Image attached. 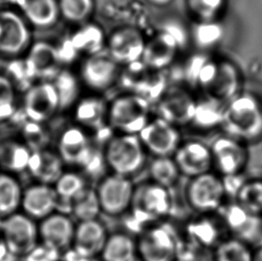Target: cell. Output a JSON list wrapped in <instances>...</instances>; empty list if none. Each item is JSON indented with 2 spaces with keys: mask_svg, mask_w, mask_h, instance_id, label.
Listing matches in <instances>:
<instances>
[{
  "mask_svg": "<svg viewBox=\"0 0 262 261\" xmlns=\"http://www.w3.org/2000/svg\"><path fill=\"white\" fill-rule=\"evenodd\" d=\"M221 129L249 146L262 141L261 98L244 91L227 103Z\"/></svg>",
  "mask_w": 262,
  "mask_h": 261,
  "instance_id": "1",
  "label": "cell"
},
{
  "mask_svg": "<svg viewBox=\"0 0 262 261\" xmlns=\"http://www.w3.org/2000/svg\"><path fill=\"white\" fill-rule=\"evenodd\" d=\"M94 138L76 124L61 132L57 139V150L64 165L82 172L86 177L99 176L106 166L102 150L94 146Z\"/></svg>",
  "mask_w": 262,
  "mask_h": 261,
  "instance_id": "2",
  "label": "cell"
},
{
  "mask_svg": "<svg viewBox=\"0 0 262 261\" xmlns=\"http://www.w3.org/2000/svg\"><path fill=\"white\" fill-rule=\"evenodd\" d=\"M102 155L110 173L132 178L145 165L148 153L138 135L113 134L105 141Z\"/></svg>",
  "mask_w": 262,
  "mask_h": 261,
  "instance_id": "3",
  "label": "cell"
},
{
  "mask_svg": "<svg viewBox=\"0 0 262 261\" xmlns=\"http://www.w3.org/2000/svg\"><path fill=\"white\" fill-rule=\"evenodd\" d=\"M141 261H174L180 254V241L174 227L156 222L139 233L136 239Z\"/></svg>",
  "mask_w": 262,
  "mask_h": 261,
  "instance_id": "4",
  "label": "cell"
},
{
  "mask_svg": "<svg viewBox=\"0 0 262 261\" xmlns=\"http://www.w3.org/2000/svg\"><path fill=\"white\" fill-rule=\"evenodd\" d=\"M149 120L150 103L140 96H123L108 106L107 123L113 134L138 135Z\"/></svg>",
  "mask_w": 262,
  "mask_h": 261,
  "instance_id": "5",
  "label": "cell"
},
{
  "mask_svg": "<svg viewBox=\"0 0 262 261\" xmlns=\"http://www.w3.org/2000/svg\"><path fill=\"white\" fill-rule=\"evenodd\" d=\"M184 197L188 206L198 215L220 212L227 200L222 177L211 171L189 179Z\"/></svg>",
  "mask_w": 262,
  "mask_h": 261,
  "instance_id": "6",
  "label": "cell"
},
{
  "mask_svg": "<svg viewBox=\"0 0 262 261\" xmlns=\"http://www.w3.org/2000/svg\"><path fill=\"white\" fill-rule=\"evenodd\" d=\"M173 209V198L170 189L163 187L151 181L136 185L135 198L129 211L135 213V219H139L147 226L158 220L166 219Z\"/></svg>",
  "mask_w": 262,
  "mask_h": 261,
  "instance_id": "7",
  "label": "cell"
},
{
  "mask_svg": "<svg viewBox=\"0 0 262 261\" xmlns=\"http://www.w3.org/2000/svg\"><path fill=\"white\" fill-rule=\"evenodd\" d=\"M136 185L130 177L108 173L100 177L96 186L101 212L117 217L131 209Z\"/></svg>",
  "mask_w": 262,
  "mask_h": 261,
  "instance_id": "8",
  "label": "cell"
},
{
  "mask_svg": "<svg viewBox=\"0 0 262 261\" xmlns=\"http://www.w3.org/2000/svg\"><path fill=\"white\" fill-rule=\"evenodd\" d=\"M1 236L11 256L21 260L39 244L38 222L23 212L2 220Z\"/></svg>",
  "mask_w": 262,
  "mask_h": 261,
  "instance_id": "9",
  "label": "cell"
},
{
  "mask_svg": "<svg viewBox=\"0 0 262 261\" xmlns=\"http://www.w3.org/2000/svg\"><path fill=\"white\" fill-rule=\"evenodd\" d=\"M209 146L212 153L213 169L216 170L220 177L245 172L250 158L249 145L223 134L217 136Z\"/></svg>",
  "mask_w": 262,
  "mask_h": 261,
  "instance_id": "10",
  "label": "cell"
},
{
  "mask_svg": "<svg viewBox=\"0 0 262 261\" xmlns=\"http://www.w3.org/2000/svg\"><path fill=\"white\" fill-rule=\"evenodd\" d=\"M121 81L132 94L147 99L150 104L158 102L167 92L166 80L161 72L148 67L142 60L126 66Z\"/></svg>",
  "mask_w": 262,
  "mask_h": 261,
  "instance_id": "11",
  "label": "cell"
},
{
  "mask_svg": "<svg viewBox=\"0 0 262 261\" xmlns=\"http://www.w3.org/2000/svg\"><path fill=\"white\" fill-rule=\"evenodd\" d=\"M219 213L225 228L232 237L251 246L261 244L262 216L248 211L234 201L224 205Z\"/></svg>",
  "mask_w": 262,
  "mask_h": 261,
  "instance_id": "12",
  "label": "cell"
},
{
  "mask_svg": "<svg viewBox=\"0 0 262 261\" xmlns=\"http://www.w3.org/2000/svg\"><path fill=\"white\" fill-rule=\"evenodd\" d=\"M138 136L153 158L173 157L183 141L178 127L159 117L150 118Z\"/></svg>",
  "mask_w": 262,
  "mask_h": 261,
  "instance_id": "13",
  "label": "cell"
},
{
  "mask_svg": "<svg viewBox=\"0 0 262 261\" xmlns=\"http://www.w3.org/2000/svg\"><path fill=\"white\" fill-rule=\"evenodd\" d=\"M32 34L28 21L13 8L0 10V54L16 57L28 50Z\"/></svg>",
  "mask_w": 262,
  "mask_h": 261,
  "instance_id": "14",
  "label": "cell"
},
{
  "mask_svg": "<svg viewBox=\"0 0 262 261\" xmlns=\"http://www.w3.org/2000/svg\"><path fill=\"white\" fill-rule=\"evenodd\" d=\"M59 110V97L54 83L41 81L26 91L23 103L25 120L46 124Z\"/></svg>",
  "mask_w": 262,
  "mask_h": 261,
  "instance_id": "15",
  "label": "cell"
},
{
  "mask_svg": "<svg viewBox=\"0 0 262 261\" xmlns=\"http://www.w3.org/2000/svg\"><path fill=\"white\" fill-rule=\"evenodd\" d=\"M173 158L182 177H188L189 179L213 170L210 146L200 139L183 140Z\"/></svg>",
  "mask_w": 262,
  "mask_h": 261,
  "instance_id": "16",
  "label": "cell"
},
{
  "mask_svg": "<svg viewBox=\"0 0 262 261\" xmlns=\"http://www.w3.org/2000/svg\"><path fill=\"white\" fill-rule=\"evenodd\" d=\"M58 201L53 185L32 182L24 187L20 211L39 222L57 211Z\"/></svg>",
  "mask_w": 262,
  "mask_h": 261,
  "instance_id": "17",
  "label": "cell"
},
{
  "mask_svg": "<svg viewBox=\"0 0 262 261\" xmlns=\"http://www.w3.org/2000/svg\"><path fill=\"white\" fill-rule=\"evenodd\" d=\"M108 106L99 98L81 100L75 108V124L82 128L92 137L107 140L113 134L107 123Z\"/></svg>",
  "mask_w": 262,
  "mask_h": 261,
  "instance_id": "18",
  "label": "cell"
},
{
  "mask_svg": "<svg viewBox=\"0 0 262 261\" xmlns=\"http://www.w3.org/2000/svg\"><path fill=\"white\" fill-rule=\"evenodd\" d=\"M39 242L55 248L62 253L72 247L76 223L71 215L55 212L38 222Z\"/></svg>",
  "mask_w": 262,
  "mask_h": 261,
  "instance_id": "19",
  "label": "cell"
},
{
  "mask_svg": "<svg viewBox=\"0 0 262 261\" xmlns=\"http://www.w3.org/2000/svg\"><path fill=\"white\" fill-rule=\"evenodd\" d=\"M197 101L187 92L173 89L164 93L158 101L159 117L179 126L191 124L194 117Z\"/></svg>",
  "mask_w": 262,
  "mask_h": 261,
  "instance_id": "20",
  "label": "cell"
},
{
  "mask_svg": "<svg viewBox=\"0 0 262 261\" xmlns=\"http://www.w3.org/2000/svg\"><path fill=\"white\" fill-rule=\"evenodd\" d=\"M145 46L143 35L137 29H121L110 37L108 53L117 64L128 66L142 60Z\"/></svg>",
  "mask_w": 262,
  "mask_h": 261,
  "instance_id": "21",
  "label": "cell"
},
{
  "mask_svg": "<svg viewBox=\"0 0 262 261\" xmlns=\"http://www.w3.org/2000/svg\"><path fill=\"white\" fill-rule=\"evenodd\" d=\"M60 54L51 44L37 42L29 48L25 64L32 79L48 80L59 74Z\"/></svg>",
  "mask_w": 262,
  "mask_h": 261,
  "instance_id": "22",
  "label": "cell"
},
{
  "mask_svg": "<svg viewBox=\"0 0 262 261\" xmlns=\"http://www.w3.org/2000/svg\"><path fill=\"white\" fill-rule=\"evenodd\" d=\"M110 233L99 219L76 223L72 247L89 258H99Z\"/></svg>",
  "mask_w": 262,
  "mask_h": 261,
  "instance_id": "23",
  "label": "cell"
},
{
  "mask_svg": "<svg viewBox=\"0 0 262 261\" xmlns=\"http://www.w3.org/2000/svg\"><path fill=\"white\" fill-rule=\"evenodd\" d=\"M242 92L243 76L239 67L231 61L220 60L216 77L206 90V96L227 104Z\"/></svg>",
  "mask_w": 262,
  "mask_h": 261,
  "instance_id": "24",
  "label": "cell"
},
{
  "mask_svg": "<svg viewBox=\"0 0 262 261\" xmlns=\"http://www.w3.org/2000/svg\"><path fill=\"white\" fill-rule=\"evenodd\" d=\"M66 170V165L55 148H47L32 152L28 173L32 182L54 185Z\"/></svg>",
  "mask_w": 262,
  "mask_h": 261,
  "instance_id": "25",
  "label": "cell"
},
{
  "mask_svg": "<svg viewBox=\"0 0 262 261\" xmlns=\"http://www.w3.org/2000/svg\"><path fill=\"white\" fill-rule=\"evenodd\" d=\"M182 44L173 33L165 30L146 42L142 61L148 67L161 71L173 62Z\"/></svg>",
  "mask_w": 262,
  "mask_h": 261,
  "instance_id": "26",
  "label": "cell"
},
{
  "mask_svg": "<svg viewBox=\"0 0 262 261\" xmlns=\"http://www.w3.org/2000/svg\"><path fill=\"white\" fill-rule=\"evenodd\" d=\"M118 74V64L110 56L96 54L85 61L82 68L83 81L90 88L104 91L113 83Z\"/></svg>",
  "mask_w": 262,
  "mask_h": 261,
  "instance_id": "27",
  "label": "cell"
},
{
  "mask_svg": "<svg viewBox=\"0 0 262 261\" xmlns=\"http://www.w3.org/2000/svg\"><path fill=\"white\" fill-rule=\"evenodd\" d=\"M32 151L21 138H0V171L19 177L28 169Z\"/></svg>",
  "mask_w": 262,
  "mask_h": 261,
  "instance_id": "28",
  "label": "cell"
},
{
  "mask_svg": "<svg viewBox=\"0 0 262 261\" xmlns=\"http://www.w3.org/2000/svg\"><path fill=\"white\" fill-rule=\"evenodd\" d=\"M213 215H199L188 224V236L192 244L202 249L214 250L225 239L222 237L223 223L220 217L216 220Z\"/></svg>",
  "mask_w": 262,
  "mask_h": 261,
  "instance_id": "29",
  "label": "cell"
},
{
  "mask_svg": "<svg viewBox=\"0 0 262 261\" xmlns=\"http://www.w3.org/2000/svg\"><path fill=\"white\" fill-rule=\"evenodd\" d=\"M15 7L26 21L39 28L55 25L60 14L57 0H17Z\"/></svg>",
  "mask_w": 262,
  "mask_h": 261,
  "instance_id": "30",
  "label": "cell"
},
{
  "mask_svg": "<svg viewBox=\"0 0 262 261\" xmlns=\"http://www.w3.org/2000/svg\"><path fill=\"white\" fill-rule=\"evenodd\" d=\"M99 258L101 261L138 260L136 239L124 232L110 233Z\"/></svg>",
  "mask_w": 262,
  "mask_h": 261,
  "instance_id": "31",
  "label": "cell"
},
{
  "mask_svg": "<svg viewBox=\"0 0 262 261\" xmlns=\"http://www.w3.org/2000/svg\"><path fill=\"white\" fill-rule=\"evenodd\" d=\"M24 187L19 177L0 171V219L20 211Z\"/></svg>",
  "mask_w": 262,
  "mask_h": 261,
  "instance_id": "32",
  "label": "cell"
},
{
  "mask_svg": "<svg viewBox=\"0 0 262 261\" xmlns=\"http://www.w3.org/2000/svg\"><path fill=\"white\" fill-rule=\"evenodd\" d=\"M226 105V103L205 96L201 101H197L191 125L204 132L222 127Z\"/></svg>",
  "mask_w": 262,
  "mask_h": 261,
  "instance_id": "33",
  "label": "cell"
},
{
  "mask_svg": "<svg viewBox=\"0 0 262 261\" xmlns=\"http://www.w3.org/2000/svg\"><path fill=\"white\" fill-rule=\"evenodd\" d=\"M149 180L163 187L171 189L182 177L173 157H155L149 163Z\"/></svg>",
  "mask_w": 262,
  "mask_h": 261,
  "instance_id": "34",
  "label": "cell"
},
{
  "mask_svg": "<svg viewBox=\"0 0 262 261\" xmlns=\"http://www.w3.org/2000/svg\"><path fill=\"white\" fill-rule=\"evenodd\" d=\"M102 214L95 187L89 185L71 201L72 217L76 223L98 219Z\"/></svg>",
  "mask_w": 262,
  "mask_h": 261,
  "instance_id": "35",
  "label": "cell"
},
{
  "mask_svg": "<svg viewBox=\"0 0 262 261\" xmlns=\"http://www.w3.org/2000/svg\"><path fill=\"white\" fill-rule=\"evenodd\" d=\"M213 261H253V248L234 237L225 238L213 250Z\"/></svg>",
  "mask_w": 262,
  "mask_h": 261,
  "instance_id": "36",
  "label": "cell"
},
{
  "mask_svg": "<svg viewBox=\"0 0 262 261\" xmlns=\"http://www.w3.org/2000/svg\"><path fill=\"white\" fill-rule=\"evenodd\" d=\"M89 185L86 177L82 172L76 169H66L54 184L53 187L60 200L72 201Z\"/></svg>",
  "mask_w": 262,
  "mask_h": 261,
  "instance_id": "37",
  "label": "cell"
},
{
  "mask_svg": "<svg viewBox=\"0 0 262 261\" xmlns=\"http://www.w3.org/2000/svg\"><path fill=\"white\" fill-rule=\"evenodd\" d=\"M219 64L220 60H215L211 57L206 56L194 57L189 67L188 76L192 83L205 92L216 77Z\"/></svg>",
  "mask_w": 262,
  "mask_h": 261,
  "instance_id": "38",
  "label": "cell"
},
{
  "mask_svg": "<svg viewBox=\"0 0 262 261\" xmlns=\"http://www.w3.org/2000/svg\"><path fill=\"white\" fill-rule=\"evenodd\" d=\"M225 34V26L220 20L199 21L192 32L195 43L204 50L217 46L223 40Z\"/></svg>",
  "mask_w": 262,
  "mask_h": 261,
  "instance_id": "39",
  "label": "cell"
},
{
  "mask_svg": "<svg viewBox=\"0 0 262 261\" xmlns=\"http://www.w3.org/2000/svg\"><path fill=\"white\" fill-rule=\"evenodd\" d=\"M19 137L32 152L50 148V143L52 141L51 132L48 129L46 124H39L32 121L25 120L21 124Z\"/></svg>",
  "mask_w": 262,
  "mask_h": 261,
  "instance_id": "40",
  "label": "cell"
},
{
  "mask_svg": "<svg viewBox=\"0 0 262 261\" xmlns=\"http://www.w3.org/2000/svg\"><path fill=\"white\" fill-rule=\"evenodd\" d=\"M16 111L15 85L8 75L0 74V124L10 121Z\"/></svg>",
  "mask_w": 262,
  "mask_h": 261,
  "instance_id": "41",
  "label": "cell"
},
{
  "mask_svg": "<svg viewBox=\"0 0 262 261\" xmlns=\"http://www.w3.org/2000/svg\"><path fill=\"white\" fill-rule=\"evenodd\" d=\"M248 211L262 216V179H248L235 201Z\"/></svg>",
  "mask_w": 262,
  "mask_h": 261,
  "instance_id": "42",
  "label": "cell"
},
{
  "mask_svg": "<svg viewBox=\"0 0 262 261\" xmlns=\"http://www.w3.org/2000/svg\"><path fill=\"white\" fill-rule=\"evenodd\" d=\"M227 7V0H188V7L199 21L220 20Z\"/></svg>",
  "mask_w": 262,
  "mask_h": 261,
  "instance_id": "43",
  "label": "cell"
},
{
  "mask_svg": "<svg viewBox=\"0 0 262 261\" xmlns=\"http://www.w3.org/2000/svg\"><path fill=\"white\" fill-rule=\"evenodd\" d=\"M60 14L72 23L87 20L93 12V0H58Z\"/></svg>",
  "mask_w": 262,
  "mask_h": 261,
  "instance_id": "44",
  "label": "cell"
},
{
  "mask_svg": "<svg viewBox=\"0 0 262 261\" xmlns=\"http://www.w3.org/2000/svg\"><path fill=\"white\" fill-rule=\"evenodd\" d=\"M102 32L97 27H85L73 38V47L80 52L96 55L102 48Z\"/></svg>",
  "mask_w": 262,
  "mask_h": 261,
  "instance_id": "45",
  "label": "cell"
},
{
  "mask_svg": "<svg viewBox=\"0 0 262 261\" xmlns=\"http://www.w3.org/2000/svg\"><path fill=\"white\" fill-rule=\"evenodd\" d=\"M57 82L54 83L59 97L60 110L68 108L75 103L78 95V85L75 78L68 72L59 73L56 77Z\"/></svg>",
  "mask_w": 262,
  "mask_h": 261,
  "instance_id": "46",
  "label": "cell"
},
{
  "mask_svg": "<svg viewBox=\"0 0 262 261\" xmlns=\"http://www.w3.org/2000/svg\"><path fill=\"white\" fill-rule=\"evenodd\" d=\"M61 251L39 242V244L20 261H61Z\"/></svg>",
  "mask_w": 262,
  "mask_h": 261,
  "instance_id": "47",
  "label": "cell"
},
{
  "mask_svg": "<svg viewBox=\"0 0 262 261\" xmlns=\"http://www.w3.org/2000/svg\"><path fill=\"white\" fill-rule=\"evenodd\" d=\"M221 177L223 180L224 188H225L227 199H229L230 201H235L242 188L245 185V182L248 180V178L245 177L244 173Z\"/></svg>",
  "mask_w": 262,
  "mask_h": 261,
  "instance_id": "48",
  "label": "cell"
},
{
  "mask_svg": "<svg viewBox=\"0 0 262 261\" xmlns=\"http://www.w3.org/2000/svg\"><path fill=\"white\" fill-rule=\"evenodd\" d=\"M95 258H89L85 255L75 251L74 248H69L62 253L61 261H95Z\"/></svg>",
  "mask_w": 262,
  "mask_h": 261,
  "instance_id": "49",
  "label": "cell"
},
{
  "mask_svg": "<svg viewBox=\"0 0 262 261\" xmlns=\"http://www.w3.org/2000/svg\"><path fill=\"white\" fill-rule=\"evenodd\" d=\"M17 260L16 258L11 256L9 251H7V246L4 243L3 238L0 233V261Z\"/></svg>",
  "mask_w": 262,
  "mask_h": 261,
  "instance_id": "50",
  "label": "cell"
},
{
  "mask_svg": "<svg viewBox=\"0 0 262 261\" xmlns=\"http://www.w3.org/2000/svg\"><path fill=\"white\" fill-rule=\"evenodd\" d=\"M17 0H0V10L3 9H10L16 7Z\"/></svg>",
  "mask_w": 262,
  "mask_h": 261,
  "instance_id": "51",
  "label": "cell"
},
{
  "mask_svg": "<svg viewBox=\"0 0 262 261\" xmlns=\"http://www.w3.org/2000/svg\"><path fill=\"white\" fill-rule=\"evenodd\" d=\"M253 261H262V244L253 249Z\"/></svg>",
  "mask_w": 262,
  "mask_h": 261,
  "instance_id": "52",
  "label": "cell"
},
{
  "mask_svg": "<svg viewBox=\"0 0 262 261\" xmlns=\"http://www.w3.org/2000/svg\"><path fill=\"white\" fill-rule=\"evenodd\" d=\"M149 2L158 5V6H166L170 3L172 0H149Z\"/></svg>",
  "mask_w": 262,
  "mask_h": 261,
  "instance_id": "53",
  "label": "cell"
},
{
  "mask_svg": "<svg viewBox=\"0 0 262 261\" xmlns=\"http://www.w3.org/2000/svg\"><path fill=\"white\" fill-rule=\"evenodd\" d=\"M174 261H187V260H184V259H183V258H177V259H176Z\"/></svg>",
  "mask_w": 262,
  "mask_h": 261,
  "instance_id": "54",
  "label": "cell"
}]
</instances>
